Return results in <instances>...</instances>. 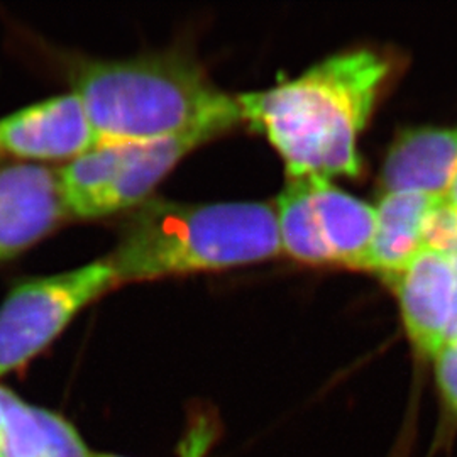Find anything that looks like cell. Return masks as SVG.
Returning a JSON list of instances; mask_svg holds the SVG:
<instances>
[{"instance_id": "6da1fadb", "label": "cell", "mask_w": 457, "mask_h": 457, "mask_svg": "<svg viewBox=\"0 0 457 457\" xmlns=\"http://www.w3.org/2000/svg\"><path fill=\"white\" fill-rule=\"evenodd\" d=\"M388 71V60L358 49L330 56L270 90L236 98L243 120L285 160L288 179L358 177L356 141Z\"/></svg>"}, {"instance_id": "7a4b0ae2", "label": "cell", "mask_w": 457, "mask_h": 457, "mask_svg": "<svg viewBox=\"0 0 457 457\" xmlns=\"http://www.w3.org/2000/svg\"><path fill=\"white\" fill-rule=\"evenodd\" d=\"M70 80L100 143H146L196 131L219 136L243 120L237 98L179 53L79 60Z\"/></svg>"}, {"instance_id": "3957f363", "label": "cell", "mask_w": 457, "mask_h": 457, "mask_svg": "<svg viewBox=\"0 0 457 457\" xmlns=\"http://www.w3.org/2000/svg\"><path fill=\"white\" fill-rule=\"evenodd\" d=\"M281 253L277 211L258 202L141 205L107 260L119 285L224 270Z\"/></svg>"}, {"instance_id": "277c9868", "label": "cell", "mask_w": 457, "mask_h": 457, "mask_svg": "<svg viewBox=\"0 0 457 457\" xmlns=\"http://www.w3.org/2000/svg\"><path fill=\"white\" fill-rule=\"evenodd\" d=\"M115 287L119 279L107 258L16 285L0 305V378L26 368Z\"/></svg>"}, {"instance_id": "5b68a950", "label": "cell", "mask_w": 457, "mask_h": 457, "mask_svg": "<svg viewBox=\"0 0 457 457\" xmlns=\"http://www.w3.org/2000/svg\"><path fill=\"white\" fill-rule=\"evenodd\" d=\"M66 219L60 171L29 162L0 166V262L37 245Z\"/></svg>"}, {"instance_id": "8992f818", "label": "cell", "mask_w": 457, "mask_h": 457, "mask_svg": "<svg viewBox=\"0 0 457 457\" xmlns=\"http://www.w3.org/2000/svg\"><path fill=\"white\" fill-rule=\"evenodd\" d=\"M98 143L85 105L73 90L0 119V153L29 163L71 162Z\"/></svg>"}, {"instance_id": "52a82bcc", "label": "cell", "mask_w": 457, "mask_h": 457, "mask_svg": "<svg viewBox=\"0 0 457 457\" xmlns=\"http://www.w3.org/2000/svg\"><path fill=\"white\" fill-rule=\"evenodd\" d=\"M398 296L405 330L419 358L436 360L447 343L456 298L457 271L439 251L424 247L386 281Z\"/></svg>"}, {"instance_id": "ba28073f", "label": "cell", "mask_w": 457, "mask_h": 457, "mask_svg": "<svg viewBox=\"0 0 457 457\" xmlns=\"http://www.w3.org/2000/svg\"><path fill=\"white\" fill-rule=\"evenodd\" d=\"M457 175V129L415 128L393 143L381 170L383 194L445 198Z\"/></svg>"}, {"instance_id": "9c48e42d", "label": "cell", "mask_w": 457, "mask_h": 457, "mask_svg": "<svg viewBox=\"0 0 457 457\" xmlns=\"http://www.w3.org/2000/svg\"><path fill=\"white\" fill-rule=\"evenodd\" d=\"M215 137L211 132H187L146 143H122L120 160L92 219L111 217L146 204L147 196L196 146Z\"/></svg>"}, {"instance_id": "30bf717a", "label": "cell", "mask_w": 457, "mask_h": 457, "mask_svg": "<svg viewBox=\"0 0 457 457\" xmlns=\"http://www.w3.org/2000/svg\"><path fill=\"white\" fill-rule=\"evenodd\" d=\"M442 202L444 198L415 192L383 194L375 209L370 271H376L385 281L402 273L424 249L428 217Z\"/></svg>"}, {"instance_id": "8fae6325", "label": "cell", "mask_w": 457, "mask_h": 457, "mask_svg": "<svg viewBox=\"0 0 457 457\" xmlns=\"http://www.w3.org/2000/svg\"><path fill=\"white\" fill-rule=\"evenodd\" d=\"M311 179L319 228L334 264L370 271L376 211L326 179Z\"/></svg>"}, {"instance_id": "7c38bea8", "label": "cell", "mask_w": 457, "mask_h": 457, "mask_svg": "<svg viewBox=\"0 0 457 457\" xmlns=\"http://www.w3.org/2000/svg\"><path fill=\"white\" fill-rule=\"evenodd\" d=\"M79 430L62 415L21 400L0 413V457H92Z\"/></svg>"}, {"instance_id": "4fadbf2b", "label": "cell", "mask_w": 457, "mask_h": 457, "mask_svg": "<svg viewBox=\"0 0 457 457\" xmlns=\"http://www.w3.org/2000/svg\"><path fill=\"white\" fill-rule=\"evenodd\" d=\"M275 211L281 249L288 256L309 264H334L319 228L311 179H288Z\"/></svg>"}, {"instance_id": "5bb4252c", "label": "cell", "mask_w": 457, "mask_h": 457, "mask_svg": "<svg viewBox=\"0 0 457 457\" xmlns=\"http://www.w3.org/2000/svg\"><path fill=\"white\" fill-rule=\"evenodd\" d=\"M222 436L224 424L217 410L209 405L190 407L177 445V457H209Z\"/></svg>"}, {"instance_id": "9a60e30c", "label": "cell", "mask_w": 457, "mask_h": 457, "mask_svg": "<svg viewBox=\"0 0 457 457\" xmlns=\"http://www.w3.org/2000/svg\"><path fill=\"white\" fill-rule=\"evenodd\" d=\"M434 370L442 405V430L437 442H447L457 434V341L442 347L434 360Z\"/></svg>"}, {"instance_id": "2e32d148", "label": "cell", "mask_w": 457, "mask_h": 457, "mask_svg": "<svg viewBox=\"0 0 457 457\" xmlns=\"http://www.w3.org/2000/svg\"><path fill=\"white\" fill-rule=\"evenodd\" d=\"M424 247L445 254L457 271V212L449 209L445 202L428 217L425 228Z\"/></svg>"}, {"instance_id": "e0dca14e", "label": "cell", "mask_w": 457, "mask_h": 457, "mask_svg": "<svg viewBox=\"0 0 457 457\" xmlns=\"http://www.w3.org/2000/svg\"><path fill=\"white\" fill-rule=\"evenodd\" d=\"M444 202H445V205L449 209H453L454 212H457V175L454 181H453V185H451V188H449V192H447V195L444 198Z\"/></svg>"}, {"instance_id": "ac0fdd59", "label": "cell", "mask_w": 457, "mask_h": 457, "mask_svg": "<svg viewBox=\"0 0 457 457\" xmlns=\"http://www.w3.org/2000/svg\"><path fill=\"white\" fill-rule=\"evenodd\" d=\"M453 341H457V288L456 298H454V309H453V319H451V326H449V332H447V343H453Z\"/></svg>"}, {"instance_id": "d6986e66", "label": "cell", "mask_w": 457, "mask_h": 457, "mask_svg": "<svg viewBox=\"0 0 457 457\" xmlns=\"http://www.w3.org/2000/svg\"><path fill=\"white\" fill-rule=\"evenodd\" d=\"M11 396H12V392L7 390V388H4V386L0 385V413H2V410L5 407V403L9 402Z\"/></svg>"}, {"instance_id": "ffe728a7", "label": "cell", "mask_w": 457, "mask_h": 457, "mask_svg": "<svg viewBox=\"0 0 457 457\" xmlns=\"http://www.w3.org/2000/svg\"><path fill=\"white\" fill-rule=\"evenodd\" d=\"M92 457H124V456H117V454H94Z\"/></svg>"}]
</instances>
